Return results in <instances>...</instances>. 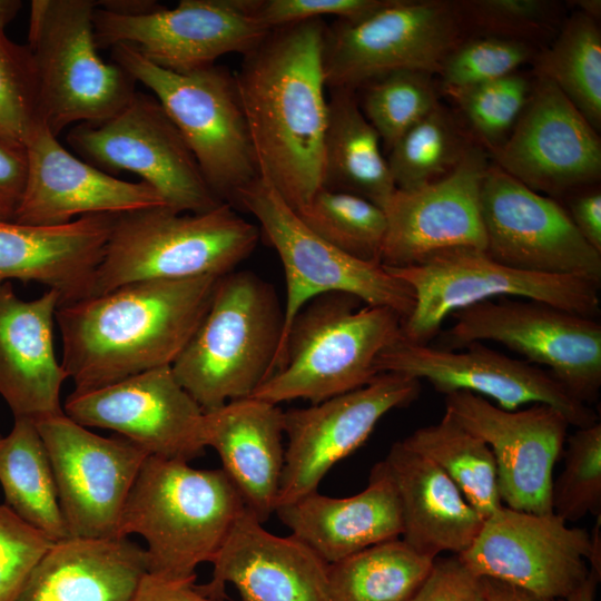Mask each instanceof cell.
Here are the masks:
<instances>
[{"mask_svg": "<svg viewBox=\"0 0 601 601\" xmlns=\"http://www.w3.org/2000/svg\"><path fill=\"white\" fill-rule=\"evenodd\" d=\"M402 321L349 294L313 298L295 316L276 370L250 397L316 404L366 385L380 374L378 355L402 338Z\"/></svg>", "mask_w": 601, "mask_h": 601, "instance_id": "cell-5", "label": "cell"}, {"mask_svg": "<svg viewBox=\"0 0 601 601\" xmlns=\"http://www.w3.org/2000/svg\"><path fill=\"white\" fill-rule=\"evenodd\" d=\"M283 411L246 397L204 412L203 441L213 447L221 470L245 510L264 523L275 512L284 467Z\"/></svg>", "mask_w": 601, "mask_h": 601, "instance_id": "cell-29", "label": "cell"}, {"mask_svg": "<svg viewBox=\"0 0 601 601\" xmlns=\"http://www.w3.org/2000/svg\"><path fill=\"white\" fill-rule=\"evenodd\" d=\"M434 560L402 539L368 546L327 565L329 601H411Z\"/></svg>", "mask_w": 601, "mask_h": 601, "instance_id": "cell-34", "label": "cell"}, {"mask_svg": "<svg viewBox=\"0 0 601 601\" xmlns=\"http://www.w3.org/2000/svg\"><path fill=\"white\" fill-rule=\"evenodd\" d=\"M211 580L196 585L221 600L233 584L242 601H329L327 565L294 535L278 536L246 510L211 559Z\"/></svg>", "mask_w": 601, "mask_h": 601, "instance_id": "cell-25", "label": "cell"}, {"mask_svg": "<svg viewBox=\"0 0 601 601\" xmlns=\"http://www.w3.org/2000/svg\"><path fill=\"white\" fill-rule=\"evenodd\" d=\"M564 467L552 484V510L565 522L601 515V424L578 428L566 440Z\"/></svg>", "mask_w": 601, "mask_h": 601, "instance_id": "cell-42", "label": "cell"}, {"mask_svg": "<svg viewBox=\"0 0 601 601\" xmlns=\"http://www.w3.org/2000/svg\"><path fill=\"white\" fill-rule=\"evenodd\" d=\"M383 461L400 502L402 540L431 559L445 551L456 555L464 552L474 542L484 519L452 480L402 441L392 444Z\"/></svg>", "mask_w": 601, "mask_h": 601, "instance_id": "cell-31", "label": "cell"}, {"mask_svg": "<svg viewBox=\"0 0 601 601\" xmlns=\"http://www.w3.org/2000/svg\"><path fill=\"white\" fill-rule=\"evenodd\" d=\"M531 86L528 78L514 72L482 83L442 87V91L460 110L471 136L490 154L509 137L528 101Z\"/></svg>", "mask_w": 601, "mask_h": 601, "instance_id": "cell-40", "label": "cell"}, {"mask_svg": "<svg viewBox=\"0 0 601 601\" xmlns=\"http://www.w3.org/2000/svg\"><path fill=\"white\" fill-rule=\"evenodd\" d=\"M600 580V577L595 574L592 570L585 581L575 589L565 600L566 601H594L597 584Z\"/></svg>", "mask_w": 601, "mask_h": 601, "instance_id": "cell-53", "label": "cell"}, {"mask_svg": "<svg viewBox=\"0 0 601 601\" xmlns=\"http://www.w3.org/2000/svg\"><path fill=\"white\" fill-rule=\"evenodd\" d=\"M433 77L418 70H397L359 88L361 109L387 151L440 104Z\"/></svg>", "mask_w": 601, "mask_h": 601, "instance_id": "cell-39", "label": "cell"}, {"mask_svg": "<svg viewBox=\"0 0 601 601\" xmlns=\"http://www.w3.org/2000/svg\"><path fill=\"white\" fill-rule=\"evenodd\" d=\"M484 300L454 312L440 348L496 342L544 365L578 401L598 398L601 386V324L597 318L532 300Z\"/></svg>", "mask_w": 601, "mask_h": 601, "instance_id": "cell-12", "label": "cell"}, {"mask_svg": "<svg viewBox=\"0 0 601 601\" xmlns=\"http://www.w3.org/2000/svg\"><path fill=\"white\" fill-rule=\"evenodd\" d=\"M535 76L554 83L587 121L601 129V31L598 21L575 11L552 45L534 59Z\"/></svg>", "mask_w": 601, "mask_h": 601, "instance_id": "cell-36", "label": "cell"}, {"mask_svg": "<svg viewBox=\"0 0 601 601\" xmlns=\"http://www.w3.org/2000/svg\"><path fill=\"white\" fill-rule=\"evenodd\" d=\"M582 237L601 253V193L593 190L577 195L566 210Z\"/></svg>", "mask_w": 601, "mask_h": 601, "instance_id": "cell-50", "label": "cell"}, {"mask_svg": "<svg viewBox=\"0 0 601 601\" xmlns=\"http://www.w3.org/2000/svg\"><path fill=\"white\" fill-rule=\"evenodd\" d=\"M27 173L26 149L0 140V215L6 220H12L20 204Z\"/></svg>", "mask_w": 601, "mask_h": 601, "instance_id": "cell-48", "label": "cell"}, {"mask_svg": "<svg viewBox=\"0 0 601 601\" xmlns=\"http://www.w3.org/2000/svg\"><path fill=\"white\" fill-rule=\"evenodd\" d=\"M464 32L449 0H390L359 20L337 19L324 35L326 87L356 91L397 70L437 75Z\"/></svg>", "mask_w": 601, "mask_h": 601, "instance_id": "cell-11", "label": "cell"}, {"mask_svg": "<svg viewBox=\"0 0 601 601\" xmlns=\"http://www.w3.org/2000/svg\"><path fill=\"white\" fill-rule=\"evenodd\" d=\"M55 541L8 505H0V601H16L30 573Z\"/></svg>", "mask_w": 601, "mask_h": 601, "instance_id": "cell-45", "label": "cell"}, {"mask_svg": "<svg viewBox=\"0 0 601 601\" xmlns=\"http://www.w3.org/2000/svg\"><path fill=\"white\" fill-rule=\"evenodd\" d=\"M375 365L380 374L426 380L444 395L471 392L494 400L508 411L524 404H546L578 428L598 422L597 413L574 398L549 371L501 354L483 343H471L457 352L401 338L378 355Z\"/></svg>", "mask_w": 601, "mask_h": 601, "instance_id": "cell-19", "label": "cell"}, {"mask_svg": "<svg viewBox=\"0 0 601 601\" xmlns=\"http://www.w3.org/2000/svg\"><path fill=\"white\" fill-rule=\"evenodd\" d=\"M1 439H2V436L0 435V442H1Z\"/></svg>", "mask_w": 601, "mask_h": 601, "instance_id": "cell-57", "label": "cell"}, {"mask_svg": "<svg viewBox=\"0 0 601 601\" xmlns=\"http://www.w3.org/2000/svg\"><path fill=\"white\" fill-rule=\"evenodd\" d=\"M283 326L275 288L250 270L235 269L218 278L171 371L204 412L250 397L274 372Z\"/></svg>", "mask_w": 601, "mask_h": 601, "instance_id": "cell-4", "label": "cell"}, {"mask_svg": "<svg viewBox=\"0 0 601 601\" xmlns=\"http://www.w3.org/2000/svg\"><path fill=\"white\" fill-rule=\"evenodd\" d=\"M464 31L535 42L556 36L561 6L550 0H454Z\"/></svg>", "mask_w": 601, "mask_h": 601, "instance_id": "cell-41", "label": "cell"}, {"mask_svg": "<svg viewBox=\"0 0 601 601\" xmlns=\"http://www.w3.org/2000/svg\"><path fill=\"white\" fill-rule=\"evenodd\" d=\"M63 412L85 427L116 432L149 456L189 462L206 447L204 411L178 383L170 365L99 388L73 391Z\"/></svg>", "mask_w": 601, "mask_h": 601, "instance_id": "cell-21", "label": "cell"}, {"mask_svg": "<svg viewBox=\"0 0 601 601\" xmlns=\"http://www.w3.org/2000/svg\"><path fill=\"white\" fill-rule=\"evenodd\" d=\"M93 0H32L27 47L32 56L41 124L58 136L72 124H98L136 92L134 78L98 55Z\"/></svg>", "mask_w": 601, "mask_h": 601, "instance_id": "cell-7", "label": "cell"}, {"mask_svg": "<svg viewBox=\"0 0 601 601\" xmlns=\"http://www.w3.org/2000/svg\"><path fill=\"white\" fill-rule=\"evenodd\" d=\"M275 513L326 564L403 532L396 489L384 461L373 466L367 486L355 495L332 497L314 491L277 506Z\"/></svg>", "mask_w": 601, "mask_h": 601, "instance_id": "cell-28", "label": "cell"}, {"mask_svg": "<svg viewBox=\"0 0 601 601\" xmlns=\"http://www.w3.org/2000/svg\"><path fill=\"white\" fill-rule=\"evenodd\" d=\"M259 236L227 203L205 213L160 206L118 214L90 296L141 280L225 275L252 254Z\"/></svg>", "mask_w": 601, "mask_h": 601, "instance_id": "cell-6", "label": "cell"}, {"mask_svg": "<svg viewBox=\"0 0 601 601\" xmlns=\"http://www.w3.org/2000/svg\"><path fill=\"white\" fill-rule=\"evenodd\" d=\"M534 45L476 36L462 39L444 58L437 75L442 87H465L506 77L534 60Z\"/></svg>", "mask_w": 601, "mask_h": 601, "instance_id": "cell-44", "label": "cell"}, {"mask_svg": "<svg viewBox=\"0 0 601 601\" xmlns=\"http://www.w3.org/2000/svg\"><path fill=\"white\" fill-rule=\"evenodd\" d=\"M60 295L49 289L31 300L0 283V396L14 418L38 422L63 413L60 391L68 378L53 348Z\"/></svg>", "mask_w": 601, "mask_h": 601, "instance_id": "cell-26", "label": "cell"}, {"mask_svg": "<svg viewBox=\"0 0 601 601\" xmlns=\"http://www.w3.org/2000/svg\"><path fill=\"white\" fill-rule=\"evenodd\" d=\"M574 3L579 8L578 11L599 22L601 17L600 0H577Z\"/></svg>", "mask_w": 601, "mask_h": 601, "instance_id": "cell-55", "label": "cell"}, {"mask_svg": "<svg viewBox=\"0 0 601 601\" xmlns=\"http://www.w3.org/2000/svg\"><path fill=\"white\" fill-rule=\"evenodd\" d=\"M116 215L97 214L57 226L0 220V283L45 284L68 304L91 295Z\"/></svg>", "mask_w": 601, "mask_h": 601, "instance_id": "cell-27", "label": "cell"}, {"mask_svg": "<svg viewBox=\"0 0 601 601\" xmlns=\"http://www.w3.org/2000/svg\"><path fill=\"white\" fill-rule=\"evenodd\" d=\"M244 511L221 469L148 456L127 497L118 536L138 534L146 541L149 574L196 581L197 566L211 561Z\"/></svg>", "mask_w": 601, "mask_h": 601, "instance_id": "cell-3", "label": "cell"}, {"mask_svg": "<svg viewBox=\"0 0 601 601\" xmlns=\"http://www.w3.org/2000/svg\"><path fill=\"white\" fill-rule=\"evenodd\" d=\"M476 144L441 102L408 129L386 157L396 189H413L449 175Z\"/></svg>", "mask_w": 601, "mask_h": 601, "instance_id": "cell-37", "label": "cell"}, {"mask_svg": "<svg viewBox=\"0 0 601 601\" xmlns=\"http://www.w3.org/2000/svg\"><path fill=\"white\" fill-rule=\"evenodd\" d=\"M0 485L8 505L53 541L69 536L56 479L35 422L14 418L0 442Z\"/></svg>", "mask_w": 601, "mask_h": 601, "instance_id": "cell-33", "label": "cell"}, {"mask_svg": "<svg viewBox=\"0 0 601 601\" xmlns=\"http://www.w3.org/2000/svg\"><path fill=\"white\" fill-rule=\"evenodd\" d=\"M411 601H486L484 580L456 554L435 558Z\"/></svg>", "mask_w": 601, "mask_h": 601, "instance_id": "cell-47", "label": "cell"}, {"mask_svg": "<svg viewBox=\"0 0 601 601\" xmlns=\"http://www.w3.org/2000/svg\"><path fill=\"white\" fill-rule=\"evenodd\" d=\"M384 267L414 294V308L402 321V338L414 344H428L454 312L499 297L538 300L593 318L600 313V286L594 283L515 269L472 247L443 249L411 266Z\"/></svg>", "mask_w": 601, "mask_h": 601, "instance_id": "cell-10", "label": "cell"}, {"mask_svg": "<svg viewBox=\"0 0 601 601\" xmlns=\"http://www.w3.org/2000/svg\"><path fill=\"white\" fill-rule=\"evenodd\" d=\"M40 124L32 56L0 31V140L24 148Z\"/></svg>", "mask_w": 601, "mask_h": 601, "instance_id": "cell-43", "label": "cell"}, {"mask_svg": "<svg viewBox=\"0 0 601 601\" xmlns=\"http://www.w3.org/2000/svg\"><path fill=\"white\" fill-rule=\"evenodd\" d=\"M146 574V549L128 536H68L51 544L16 601H132Z\"/></svg>", "mask_w": 601, "mask_h": 601, "instance_id": "cell-30", "label": "cell"}, {"mask_svg": "<svg viewBox=\"0 0 601 601\" xmlns=\"http://www.w3.org/2000/svg\"><path fill=\"white\" fill-rule=\"evenodd\" d=\"M323 151V186L361 196L382 209L396 190L378 134L356 91L331 89Z\"/></svg>", "mask_w": 601, "mask_h": 601, "instance_id": "cell-32", "label": "cell"}, {"mask_svg": "<svg viewBox=\"0 0 601 601\" xmlns=\"http://www.w3.org/2000/svg\"><path fill=\"white\" fill-rule=\"evenodd\" d=\"M323 19L269 30L234 75L260 175L297 210L323 186Z\"/></svg>", "mask_w": 601, "mask_h": 601, "instance_id": "cell-1", "label": "cell"}, {"mask_svg": "<svg viewBox=\"0 0 601 601\" xmlns=\"http://www.w3.org/2000/svg\"><path fill=\"white\" fill-rule=\"evenodd\" d=\"M486 601H566L563 599H550L536 595L512 584L483 578Z\"/></svg>", "mask_w": 601, "mask_h": 601, "instance_id": "cell-51", "label": "cell"}, {"mask_svg": "<svg viewBox=\"0 0 601 601\" xmlns=\"http://www.w3.org/2000/svg\"><path fill=\"white\" fill-rule=\"evenodd\" d=\"M24 149L27 180L11 221L57 226L77 216L118 215L166 206L159 193L145 181L121 180L79 159L42 124Z\"/></svg>", "mask_w": 601, "mask_h": 601, "instance_id": "cell-24", "label": "cell"}, {"mask_svg": "<svg viewBox=\"0 0 601 601\" xmlns=\"http://www.w3.org/2000/svg\"><path fill=\"white\" fill-rule=\"evenodd\" d=\"M233 208L246 210L257 219L284 268V326L274 371L295 316L319 295L349 294L365 305L388 307L402 319L414 308L415 297L406 283L382 264L354 258L322 239L264 176L239 190Z\"/></svg>", "mask_w": 601, "mask_h": 601, "instance_id": "cell-9", "label": "cell"}, {"mask_svg": "<svg viewBox=\"0 0 601 601\" xmlns=\"http://www.w3.org/2000/svg\"><path fill=\"white\" fill-rule=\"evenodd\" d=\"M421 381L381 373L354 391L283 412L287 437L276 508L317 491L329 470L356 451L390 411L410 405Z\"/></svg>", "mask_w": 601, "mask_h": 601, "instance_id": "cell-17", "label": "cell"}, {"mask_svg": "<svg viewBox=\"0 0 601 601\" xmlns=\"http://www.w3.org/2000/svg\"><path fill=\"white\" fill-rule=\"evenodd\" d=\"M295 211L313 233L341 252L381 264L387 224L377 205L351 193L321 187Z\"/></svg>", "mask_w": 601, "mask_h": 601, "instance_id": "cell-38", "label": "cell"}, {"mask_svg": "<svg viewBox=\"0 0 601 601\" xmlns=\"http://www.w3.org/2000/svg\"><path fill=\"white\" fill-rule=\"evenodd\" d=\"M390 0H249V8L267 30L283 26L335 16L355 21L367 17Z\"/></svg>", "mask_w": 601, "mask_h": 601, "instance_id": "cell-46", "label": "cell"}, {"mask_svg": "<svg viewBox=\"0 0 601 601\" xmlns=\"http://www.w3.org/2000/svg\"><path fill=\"white\" fill-rule=\"evenodd\" d=\"M22 7L20 0H0V31L13 20Z\"/></svg>", "mask_w": 601, "mask_h": 601, "instance_id": "cell-54", "label": "cell"}, {"mask_svg": "<svg viewBox=\"0 0 601 601\" xmlns=\"http://www.w3.org/2000/svg\"><path fill=\"white\" fill-rule=\"evenodd\" d=\"M0 220H6V219H3V217L0 215Z\"/></svg>", "mask_w": 601, "mask_h": 601, "instance_id": "cell-56", "label": "cell"}, {"mask_svg": "<svg viewBox=\"0 0 601 601\" xmlns=\"http://www.w3.org/2000/svg\"><path fill=\"white\" fill-rule=\"evenodd\" d=\"M566 523L555 513L534 514L502 505L484 520L474 542L459 556L481 578L565 600L590 570L601 575V515L592 533Z\"/></svg>", "mask_w": 601, "mask_h": 601, "instance_id": "cell-13", "label": "cell"}, {"mask_svg": "<svg viewBox=\"0 0 601 601\" xmlns=\"http://www.w3.org/2000/svg\"><path fill=\"white\" fill-rule=\"evenodd\" d=\"M220 276L152 279L61 304V365L76 392L174 363L200 324Z\"/></svg>", "mask_w": 601, "mask_h": 601, "instance_id": "cell-2", "label": "cell"}, {"mask_svg": "<svg viewBox=\"0 0 601 601\" xmlns=\"http://www.w3.org/2000/svg\"><path fill=\"white\" fill-rule=\"evenodd\" d=\"M53 470L69 536L115 538L129 492L149 456L60 415L35 422Z\"/></svg>", "mask_w": 601, "mask_h": 601, "instance_id": "cell-18", "label": "cell"}, {"mask_svg": "<svg viewBox=\"0 0 601 601\" xmlns=\"http://www.w3.org/2000/svg\"><path fill=\"white\" fill-rule=\"evenodd\" d=\"M269 30L252 13L249 0H181L141 16H121L97 7L98 49L129 45L151 63L185 73L215 65L227 53L245 55Z\"/></svg>", "mask_w": 601, "mask_h": 601, "instance_id": "cell-16", "label": "cell"}, {"mask_svg": "<svg viewBox=\"0 0 601 601\" xmlns=\"http://www.w3.org/2000/svg\"><path fill=\"white\" fill-rule=\"evenodd\" d=\"M70 147L101 170H127L155 188L176 213H205L223 201L214 194L181 134L159 101L136 91L116 115L78 124Z\"/></svg>", "mask_w": 601, "mask_h": 601, "instance_id": "cell-14", "label": "cell"}, {"mask_svg": "<svg viewBox=\"0 0 601 601\" xmlns=\"http://www.w3.org/2000/svg\"><path fill=\"white\" fill-rule=\"evenodd\" d=\"M445 411L491 449L502 504L550 514L552 472L566 440V417L546 404L508 411L471 392L445 394Z\"/></svg>", "mask_w": 601, "mask_h": 601, "instance_id": "cell-20", "label": "cell"}, {"mask_svg": "<svg viewBox=\"0 0 601 601\" xmlns=\"http://www.w3.org/2000/svg\"><path fill=\"white\" fill-rule=\"evenodd\" d=\"M111 59L148 88L178 128L214 194L233 207L260 176L234 75L210 66L179 73L162 69L129 45Z\"/></svg>", "mask_w": 601, "mask_h": 601, "instance_id": "cell-8", "label": "cell"}, {"mask_svg": "<svg viewBox=\"0 0 601 601\" xmlns=\"http://www.w3.org/2000/svg\"><path fill=\"white\" fill-rule=\"evenodd\" d=\"M489 156L549 197L593 184L601 174L598 131L554 83L538 76L509 137Z\"/></svg>", "mask_w": 601, "mask_h": 601, "instance_id": "cell-22", "label": "cell"}, {"mask_svg": "<svg viewBox=\"0 0 601 601\" xmlns=\"http://www.w3.org/2000/svg\"><path fill=\"white\" fill-rule=\"evenodd\" d=\"M97 7L121 16H141L158 10L160 6L151 0H101Z\"/></svg>", "mask_w": 601, "mask_h": 601, "instance_id": "cell-52", "label": "cell"}, {"mask_svg": "<svg viewBox=\"0 0 601 601\" xmlns=\"http://www.w3.org/2000/svg\"><path fill=\"white\" fill-rule=\"evenodd\" d=\"M480 206L485 253L495 262L601 285V253L582 237L552 197L530 189L492 162L482 183Z\"/></svg>", "mask_w": 601, "mask_h": 601, "instance_id": "cell-15", "label": "cell"}, {"mask_svg": "<svg viewBox=\"0 0 601 601\" xmlns=\"http://www.w3.org/2000/svg\"><path fill=\"white\" fill-rule=\"evenodd\" d=\"M490 165L477 142L449 175L413 189H396L386 206L381 264L405 267L449 248H486L480 195Z\"/></svg>", "mask_w": 601, "mask_h": 601, "instance_id": "cell-23", "label": "cell"}, {"mask_svg": "<svg viewBox=\"0 0 601 601\" xmlns=\"http://www.w3.org/2000/svg\"><path fill=\"white\" fill-rule=\"evenodd\" d=\"M132 601H221L203 594L195 581H174L146 574Z\"/></svg>", "mask_w": 601, "mask_h": 601, "instance_id": "cell-49", "label": "cell"}, {"mask_svg": "<svg viewBox=\"0 0 601 601\" xmlns=\"http://www.w3.org/2000/svg\"><path fill=\"white\" fill-rule=\"evenodd\" d=\"M402 442L437 465L484 520L503 505L491 449L449 412L437 423L415 430Z\"/></svg>", "mask_w": 601, "mask_h": 601, "instance_id": "cell-35", "label": "cell"}]
</instances>
